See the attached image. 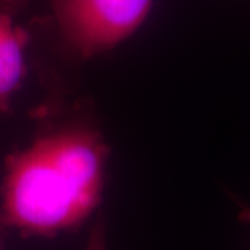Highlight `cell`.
<instances>
[{"instance_id": "2", "label": "cell", "mask_w": 250, "mask_h": 250, "mask_svg": "<svg viewBox=\"0 0 250 250\" xmlns=\"http://www.w3.org/2000/svg\"><path fill=\"white\" fill-rule=\"evenodd\" d=\"M64 46L81 60L107 53L135 34L153 0H49Z\"/></svg>"}, {"instance_id": "5", "label": "cell", "mask_w": 250, "mask_h": 250, "mask_svg": "<svg viewBox=\"0 0 250 250\" xmlns=\"http://www.w3.org/2000/svg\"><path fill=\"white\" fill-rule=\"evenodd\" d=\"M9 229V225L6 223L4 217L1 214V210H0V250H4V245H6V238H7Z\"/></svg>"}, {"instance_id": "6", "label": "cell", "mask_w": 250, "mask_h": 250, "mask_svg": "<svg viewBox=\"0 0 250 250\" xmlns=\"http://www.w3.org/2000/svg\"><path fill=\"white\" fill-rule=\"evenodd\" d=\"M248 217V220H250V210H246V211H243V217Z\"/></svg>"}, {"instance_id": "3", "label": "cell", "mask_w": 250, "mask_h": 250, "mask_svg": "<svg viewBox=\"0 0 250 250\" xmlns=\"http://www.w3.org/2000/svg\"><path fill=\"white\" fill-rule=\"evenodd\" d=\"M17 0H0V111L11 100L27 75V34L16 21Z\"/></svg>"}, {"instance_id": "1", "label": "cell", "mask_w": 250, "mask_h": 250, "mask_svg": "<svg viewBox=\"0 0 250 250\" xmlns=\"http://www.w3.org/2000/svg\"><path fill=\"white\" fill-rule=\"evenodd\" d=\"M108 146L89 114H62L10 156L0 210L22 236L53 238L80 228L103 196Z\"/></svg>"}, {"instance_id": "4", "label": "cell", "mask_w": 250, "mask_h": 250, "mask_svg": "<svg viewBox=\"0 0 250 250\" xmlns=\"http://www.w3.org/2000/svg\"><path fill=\"white\" fill-rule=\"evenodd\" d=\"M85 250H107V224L103 215H99L92 227Z\"/></svg>"}]
</instances>
